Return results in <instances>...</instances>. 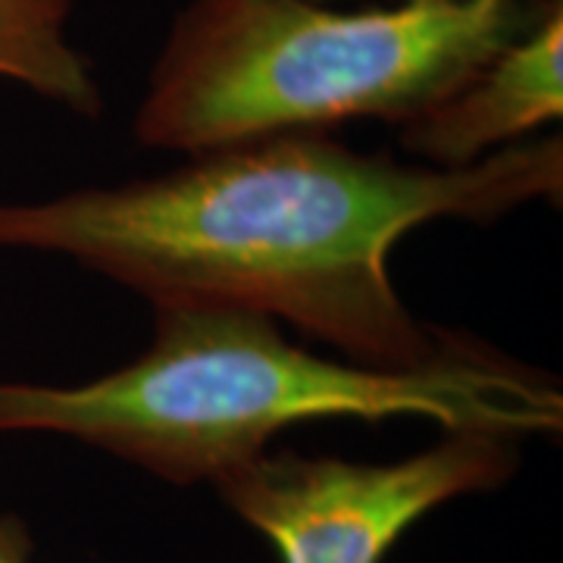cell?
<instances>
[{"mask_svg": "<svg viewBox=\"0 0 563 563\" xmlns=\"http://www.w3.org/2000/svg\"><path fill=\"white\" fill-rule=\"evenodd\" d=\"M561 198V132L457 169L295 132L185 154L157 176L0 201V251L79 263L147 303L257 310L347 361L420 366L461 335L407 307L391 247L429 222L488 225Z\"/></svg>", "mask_w": 563, "mask_h": 563, "instance_id": "1", "label": "cell"}, {"mask_svg": "<svg viewBox=\"0 0 563 563\" xmlns=\"http://www.w3.org/2000/svg\"><path fill=\"white\" fill-rule=\"evenodd\" d=\"M151 344L91 383H0V435H60L169 485H213L291 426L429 420L558 439L563 391L551 373L483 339L420 366L329 357L266 313L229 303H151Z\"/></svg>", "mask_w": 563, "mask_h": 563, "instance_id": "2", "label": "cell"}, {"mask_svg": "<svg viewBox=\"0 0 563 563\" xmlns=\"http://www.w3.org/2000/svg\"><path fill=\"white\" fill-rule=\"evenodd\" d=\"M544 0H188L163 38L132 135L198 154L239 141L401 125L539 16Z\"/></svg>", "mask_w": 563, "mask_h": 563, "instance_id": "3", "label": "cell"}, {"mask_svg": "<svg viewBox=\"0 0 563 563\" xmlns=\"http://www.w3.org/2000/svg\"><path fill=\"white\" fill-rule=\"evenodd\" d=\"M520 466L523 439L451 429L398 461L269 448L210 488L282 563H385L432 510L498 492Z\"/></svg>", "mask_w": 563, "mask_h": 563, "instance_id": "4", "label": "cell"}, {"mask_svg": "<svg viewBox=\"0 0 563 563\" xmlns=\"http://www.w3.org/2000/svg\"><path fill=\"white\" fill-rule=\"evenodd\" d=\"M561 117L563 3L544 0L529 29L495 51L442 101L395 129L410 161L457 169L536 139V132Z\"/></svg>", "mask_w": 563, "mask_h": 563, "instance_id": "5", "label": "cell"}, {"mask_svg": "<svg viewBox=\"0 0 563 563\" xmlns=\"http://www.w3.org/2000/svg\"><path fill=\"white\" fill-rule=\"evenodd\" d=\"M73 0H0V79L81 120L103 117L91 57L69 38Z\"/></svg>", "mask_w": 563, "mask_h": 563, "instance_id": "6", "label": "cell"}, {"mask_svg": "<svg viewBox=\"0 0 563 563\" xmlns=\"http://www.w3.org/2000/svg\"><path fill=\"white\" fill-rule=\"evenodd\" d=\"M35 539L20 514H0V563H32Z\"/></svg>", "mask_w": 563, "mask_h": 563, "instance_id": "7", "label": "cell"}, {"mask_svg": "<svg viewBox=\"0 0 563 563\" xmlns=\"http://www.w3.org/2000/svg\"><path fill=\"white\" fill-rule=\"evenodd\" d=\"M322 3H329V0H322ZM398 3H407V0H398Z\"/></svg>", "mask_w": 563, "mask_h": 563, "instance_id": "8", "label": "cell"}]
</instances>
